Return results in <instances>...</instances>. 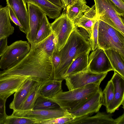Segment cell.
I'll return each mask as SVG.
<instances>
[{"mask_svg": "<svg viewBox=\"0 0 124 124\" xmlns=\"http://www.w3.org/2000/svg\"><path fill=\"white\" fill-rule=\"evenodd\" d=\"M53 52L46 49L42 41L31 47L28 53L18 63L3 70V74L30 77L39 83L54 79V70L52 60Z\"/></svg>", "mask_w": 124, "mask_h": 124, "instance_id": "1", "label": "cell"}, {"mask_svg": "<svg viewBox=\"0 0 124 124\" xmlns=\"http://www.w3.org/2000/svg\"><path fill=\"white\" fill-rule=\"evenodd\" d=\"M91 50L90 43L75 27L65 44L59 51L61 61L54 71V79L64 80V76L73 61L83 53Z\"/></svg>", "mask_w": 124, "mask_h": 124, "instance_id": "2", "label": "cell"}, {"mask_svg": "<svg viewBox=\"0 0 124 124\" xmlns=\"http://www.w3.org/2000/svg\"><path fill=\"white\" fill-rule=\"evenodd\" d=\"M100 83H92L68 91H62L48 99L57 103L62 109L69 111L78 106L99 91Z\"/></svg>", "mask_w": 124, "mask_h": 124, "instance_id": "3", "label": "cell"}, {"mask_svg": "<svg viewBox=\"0 0 124 124\" xmlns=\"http://www.w3.org/2000/svg\"><path fill=\"white\" fill-rule=\"evenodd\" d=\"M98 21V46L104 50H114L124 57V35L105 22Z\"/></svg>", "mask_w": 124, "mask_h": 124, "instance_id": "4", "label": "cell"}, {"mask_svg": "<svg viewBox=\"0 0 124 124\" xmlns=\"http://www.w3.org/2000/svg\"><path fill=\"white\" fill-rule=\"evenodd\" d=\"M94 0L96 19L107 23L124 35V19L110 1L109 0Z\"/></svg>", "mask_w": 124, "mask_h": 124, "instance_id": "5", "label": "cell"}, {"mask_svg": "<svg viewBox=\"0 0 124 124\" xmlns=\"http://www.w3.org/2000/svg\"><path fill=\"white\" fill-rule=\"evenodd\" d=\"M30 44L28 42L19 40L8 46L1 57L0 69H8L19 62L30 51Z\"/></svg>", "mask_w": 124, "mask_h": 124, "instance_id": "6", "label": "cell"}, {"mask_svg": "<svg viewBox=\"0 0 124 124\" xmlns=\"http://www.w3.org/2000/svg\"><path fill=\"white\" fill-rule=\"evenodd\" d=\"M51 28L57 50L60 51L64 46L75 26L68 17L66 12H63L54 21L50 23Z\"/></svg>", "mask_w": 124, "mask_h": 124, "instance_id": "7", "label": "cell"}, {"mask_svg": "<svg viewBox=\"0 0 124 124\" xmlns=\"http://www.w3.org/2000/svg\"><path fill=\"white\" fill-rule=\"evenodd\" d=\"M108 73L99 74L87 70L66 76L64 78L69 90L84 86L93 83H101Z\"/></svg>", "mask_w": 124, "mask_h": 124, "instance_id": "8", "label": "cell"}, {"mask_svg": "<svg viewBox=\"0 0 124 124\" xmlns=\"http://www.w3.org/2000/svg\"><path fill=\"white\" fill-rule=\"evenodd\" d=\"M68 110L61 108L51 109L14 110L12 116L29 118L35 121H40L60 117L70 114Z\"/></svg>", "mask_w": 124, "mask_h": 124, "instance_id": "9", "label": "cell"}, {"mask_svg": "<svg viewBox=\"0 0 124 124\" xmlns=\"http://www.w3.org/2000/svg\"><path fill=\"white\" fill-rule=\"evenodd\" d=\"M88 70L99 74L114 71L104 50L98 46L88 57Z\"/></svg>", "mask_w": 124, "mask_h": 124, "instance_id": "10", "label": "cell"}, {"mask_svg": "<svg viewBox=\"0 0 124 124\" xmlns=\"http://www.w3.org/2000/svg\"><path fill=\"white\" fill-rule=\"evenodd\" d=\"M29 16V28L26 38L32 45L41 26L45 13L38 6L32 3H27Z\"/></svg>", "mask_w": 124, "mask_h": 124, "instance_id": "11", "label": "cell"}, {"mask_svg": "<svg viewBox=\"0 0 124 124\" xmlns=\"http://www.w3.org/2000/svg\"><path fill=\"white\" fill-rule=\"evenodd\" d=\"M102 91L96 93L76 107L69 110L76 118L98 112L102 104Z\"/></svg>", "mask_w": 124, "mask_h": 124, "instance_id": "12", "label": "cell"}, {"mask_svg": "<svg viewBox=\"0 0 124 124\" xmlns=\"http://www.w3.org/2000/svg\"><path fill=\"white\" fill-rule=\"evenodd\" d=\"M28 78L15 76L0 77V98L7 100Z\"/></svg>", "mask_w": 124, "mask_h": 124, "instance_id": "13", "label": "cell"}, {"mask_svg": "<svg viewBox=\"0 0 124 124\" xmlns=\"http://www.w3.org/2000/svg\"><path fill=\"white\" fill-rule=\"evenodd\" d=\"M114 71V74L111 80L114 85V96L113 101L106 108L108 113H113L121 105L124 106V78Z\"/></svg>", "mask_w": 124, "mask_h": 124, "instance_id": "14", "label": "cell"}, {"mask_svg": "<svg viewBox=\"0 0 124 124\" xmlns=\"http://www.w3.org/2000/svg\"><path fill=\"white\" fill-rule=\"evenodd\" d=\"M22 25V31L26 35L29 28V21L28 11L26 3L24 0H6Z\"/></svg>", "mask_w": 124, "mask_h": 124, "instance_id": "15", "label": "cell"}, {"mask_svg": "<svg viewBox=\"0 0 124 124\" xmlns=\"http://www.w3.org/2000/svg\"><path fill=\"white\" fill-rule=\"evenodd\" d=\"M97 20L95 7L94 4L80 17L72 21L75 27L82 28L88 32L90 37V44L93 25Z\"/></svg>", "mask_w": 124, "mask_h": 124, "instance_id": "16", "label": "cell"}, {"mask_svg": "<svg viewBox=\"0 0 124 124\" xmlns=\"http://www.w3.org/2000/svg\"><path fill=\"white\" fill-rule=\"evenodd\" d=\"M37 82L28 78L15 92L13 100L9 105L10 108L13 111L18 110Z\"/></svg>", "mask_w": 124, "mask_h": 124, "instance_id": "17", "label": "cell"}, {"mask_svg": "<svg viewBox=\"0 0 124 124\" xmlns=\"http://www.w3.org/2000/svg\"><path fill=\"white\" fill-rule=\"evenodd\" d=\"M112 116V113L98 112L93 116L86 115L76 118L70 124H116L115 119L113 118Z\"/></svg>", "mask_w": 124, "mask_h": 124, "instance_id": "18", "label": "cell"}, {"mask_svg": "<svg viewBox=\"0 0 124 124\" xmlns=\"http://www.w3.org/2000/svg\"><path fill=\"white\" fill-rule=\"evenodd\" d=\"M27 3H30L38 6L50 19H55L60 15L62 8L47 0H24Z\"/></svg>", "mask_w": 124, "mask_h": 124, "instance_id": "19", "label": "cell"}, {"mask_svg": "<svg viewBox=\"0 0 124 124\" xmlns=\"http://www.w3.org/2000/svg\"><path fill=\"white\" fill-rule=\"evenodd\" d=\"M90 51L83 53L73 61L64 76V79L68 75L88 70V57Z\"/></svg>", "mask_w": 124, "mask_h": 124, "instance_id": "20", "label": "cell"}, {"mask_svg": "<svg viewBox=\"0 0 124 124\" xmlns=\"http://www.w3.org/2000/svg\"><path fill=\"white\" fill-rule=\"evenodd\" d=\"M14 28L11 24L6 6L0 9V39L12 34Z\"/></svg>", "mask_w": 124, "mask_h": 124, "instance_id": "21", "label": "cell"}, {"mask_svg": "<svg viewBox=\"0 0 124 124\" xmlns=\"http://www.w3.org/2000/svg\"><path fill=\"white\" fill-rule=\"evenodd\" d=\"M62 80L53 79L45 82L40 90V94L49 99L51 98L58 93L62 91Z\"/></svg>", "mask_w": 124, "mask_h": 124, "instance_id": "22", "label": "cell"}, {"mask_svg": "<svg viewBox=\"0 0 124 124\" xmlns=\"http://www.w3.org/2000/svg\"><path fill=\"white\" fill-rule=\"evenodd\" d=\"M86 3L85 0H78L72 4L67 6L66 13L72 22L80 17L90 8Z\"/></svg>", "mask_w": 124, "mask_h": 124, "instance_id": "23", "label": "cell"}, {"mask_svg": "<svg viewBox=\"0 0 124 124\" xmlns=\"http://www.w3.org/2000/svg\"><path fill=\"white\" fill-rule=\"evenodd\" d=\"M115 71L124 78V57L119 53L114 50H104Z\"/></svg>", "mask_w": 124, "mask_h": 124, "instance_id": "24", "label": "cell"}, {"mask_svg": "<svg viewBox=\"0 0 124 124\" xmlns=\"http://www.w3.org/2000/svg\"><path fill=\"white\" fill-rule=\"evenodd\" d=\"M44 82H37L35 84L26 99L18 110H26L33 109L36 100L41 95L40 90Z\"/></svg>", "mask_w": 124, "mask_h": 124, "instance_id": "25", "label": "cell"}, {"mask_svg": "<svg viewBox=\"0 0 124 124\" xmlns=\"http://www.w3.org/2000/svg\"><path fill=\"white\" fill-rule=\"evenodd\" d=\"M52 33L50 23H49L46 16L45 15L43 19L40 28L38 31L35 39L31 47L34 46L42 41Z\"/></svg>", "mask_w": 124, "mask_h": 124, "instance_id": "26", "label": "cell"}, {"mask_svg": "<svg viewBox=\"0 0 124 124\" xmlns=\"http://www.w3.org/2000/svg\"><path fill=\"white\" fill-rule=\"evenodd\" d=\"M60 108L56 102L40 95L36 100L33 109H51Z\"/></svg>", "mask_w": 124, "mask_h": 124, "instance_id": "27", "label": "cell"}, {"mask_svg": "<svg viewBox=\"0 0 124 124\" xmlns=\"http://www.w3.org/2000/svg\"><path fill=\"white\" fill-rule=\"evenodd\" d=\"M114 96V85L110 80L108 82L104 90L102 91V105L105 106L106 108H108L113 101Z\"/></svg>", "mask_w": 124, "mask_h": 124, "instance_id": "28", "label": "cell"}, {"mask_svg": "<svg viewBox=\"0 0 124 124\" xmlns=\"http://www.w3.org/2000/svg\"><path fill=\"white\" fill-rule=\"evenodd\" d=\"M76 118L72 114L70 113L63 116L46 120L35 121L34 124H70Z\"/></svg>", "mask_w": 124, "mask_h": 124, "instance_id": "29", "label": "cell"}, {"mask_svg": "<svg viewBox=\"0 0 124 124\" xmlns=\"http://www.w3.org/2000/svg\"><path fill=\"white\" fill-rule=\"evenodd\" d=\"M33 121L29 118L10 116H7L4 124H32Z\"/></svg>", "mask_w": 124, "mask_h": 124, "instance_id": "30", "label": "cell"}, {"mask_svg": "<svg viewBox=\"0 0 124 124\" xmlns=\"http://www.w3.org/2000/svg\"><path fill=\"white\" fill-rule=\"evenodd\" d=\"M98 21L97 20L94 23L93 28V33L90 44L92 50H94L98 46Z\"/></svg>", "mask_w": 124, "mask_h": 124, "instance_id": "31", "label": "cell"}, {"mask_svg": "<svg viewBox=\"0 0 124 124\" xmlns=\"http://www.w3.org/2000/svg\"><path fill=\"white\" fill-rule=\"evenodd\" d=\"M6 99L0 98V124H4L6 117L5 103Z\"/></svg>", "mask_w": 124, "mask_h": 124, "instance_id": "32", "label": "cell"}, {"mask_svg": "<svg viewBox=\"0 0 124 124\" xmlns=\"http://www.w3.org/2000/svg\"><path fill=\"white\" fill-rule=\"evenodd\" d=\"M52 60L54 71L58 67L61 61L59 51L57 50L56 46L53 53Z\"/></svg>", "mask_w": 124, "mask_h": 124, "instance_id": "33", "label": "cell"}, {"mask_svg": "<svg viewBox=\"0 0 124 124\" xmlns=\"http://www.w3.org/2000/svg\"><path fill=\"white\" fill-rule=\"evenodd\" d=\"M10 19L16 25L18 26L20 30L21 31L23 27L10 6L7 4Z\"/></svg>", "mask_w": 124, "mask_h": 124, "instance_id": "34", "label": "cell"}, {"mask_svg": "<svg viewBox=\"0 0 124 124\" xmlns=\"http://www.w3.org/2000/svg\"><path fill=\"white\" fill-rule=\"evenodd\" d=\"M115 6L121 16L124 17V0H109Z\"/></svg>", "mask_w": 124, "mask_h": 124, "instance_id": "35", "label": "cell"}, {"mask_svg": "<svg viewBox=\"0 0 124 124\" xmlns=\"http://www.w3.org/2000/svg\"><path fill=\"white\" fill-rule=\"evenodd\" d=\"M8 38L0 39V57L2 55L8 46Z\"/></svg>", "mask_w": 124, "mask_h": 124, "instance_id": "36", "label": "cell"}, {"mask_svg": "<svg viewBox=\"0 0 124 124\" xmlns=\"http://www.w3.org/2000/svg\"><path fill=\"white\" fill-rule=\"evenodd\" d=\"M53 4L63 9L65 8L62 0H47Z\"/></svg>", "mask_w": 124, "mask_h": 124, "instance_id": "37", "label": "cell"}, {"mask_svg": "<svg viewBox=\"0 0 124 124\" xmlns=\"http://www.w3.org/2000/svg\"><path fill=\"white\" fill-rule=\"evenodd\" d=\"M116 124H124V114L115 119Z\"/></svg>", "mask_w": 124, "mask_h": 124, "instance_id": "38", "label": "cell"}, {"mask_svg": "<svg viewBox=\"0 0 124 124\" xmlns=\"http://www.w3.org/2000/svg\"><path fill=\"white\" fill-rule=\"evenodd\" d=\"M78 0H69L68 5H70L77 1Z\"/></svg>", "mask_w": 124, "mask_h": 124, "instance_id": "39", "label": "cell"}, {"mask_svg": "<svg viewBox=\"0 0 124 124\" xmlns=\"http://www.w3.org/2000/svg\"><path fill=\"white\" fill-rule=\"evenodd\" d=\"M62 0L64 4V5H65V8H66V7H67V6L68 5L69 0Z\"/></svg>", "mask_w": 124, "mask_h": 124, "instance_id": "40", "label": "cell"}, {"mask_svg": "<svg viewBox=\"0 0 124 124\" xmlns=\"http://www.w3.org/2000/svg\"><path fill=\"white\" fill-rule=\"evenodd\" d=\"M2 6L1 5H0V9L2 7Z\"/></svg>", "mask_w": 124, "mask_h": 124, "instance_id": "41", "label": "cell"}]
</instances>
